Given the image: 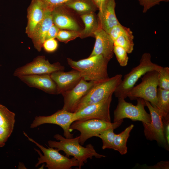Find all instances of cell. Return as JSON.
I'll list each match as a JSON object with an SVG mask.
<instances>
[{
    "label": "cell",
    "mask_w": 169,
    "mask_h": 169,
    "mask_svg": "<svg viewBox=\"0 0 169 169\" xmlns=\"http://www.w3.org/2000/svg\"><path fill=\"white\" fill-rule=\"evenodd\" d=\"M54 137L59 141L49 140L48 141L49 146L56 148L59 151H63L68 157L73 156L79 162V169L81 168L88 159H92L93 157L98 158L105 157L97 153L91 144L87 145L85 147L83 146L79 143V136L75 138H67L56 134Z\"/></svg>",
    "instance_id": "6da1fadb"
},
{
    "label": "cell",
    "mask_w": 169,
    "mask_h": 169,
    "mask_svg": "<svg viewBox=\"0 0 169 169\" xmlns=\"http://www.w3.org/2000/svg\"><path fill=\"white\" fill-rule=\"evenodd\" d=\"M67 61L69 65L78 71L86 81L98 82L109 78L107 67L109 61L101 55L89 56L77 61L68 58Z\"/></svg>",
    "instance_id": "7a4b0ae2"
},
{
    "label": "cell",
    "mask_w": 169,
    "mask_h": 169,
    "mask_svg": "<svg viewBox=\"0 0 169 169\" xmlns=\"http://www.w3.org/2000/svg\"><path fill=\"white\" fill-rule=\"evenodd\" d=\"M161 66L153 63L151 56L148 53L142 54L138 65L133 68L124 76L114 92L115 96L118 99H125L127 94L134 86L138 80L147 72L152 70L158 71Z\"/></svg>",
    "instance_id": "3957f363"
},
{
    "label": "cell",
    "mask_w": 169,
    "mask_h": 169,
    "mask_svg": "<svg viewBox=\"0 0 169 169\" xmlns=\"http://www.w3.org/2000/svg\"><path fill=\"white\" fill-rule=\"evenodd\" d=\"M23 134L30 141L39 148L44 154L42 155L39 150L34 149L39 155L36 167L43 163L46 164V167L49 169H70L73 166H79V162L74 157L69 158L64 156L57 149L50 147L46 148L29 137L25 132Z\"/></svg>",
    "instance_id": "277c9868"
},
{
    "label": "cell",
    "mask_w": 169,
    "mask_h": 169,
    "mask_svg": "<svg viewBox=\"0 0 169 169\" xmlns=\"http://www.w3.org/2000/svg\"><path fill=\"white\" fill-rule=\"evenodd\" d=\"M122 80V75L117 74L111 78L95 82L79 102L75 112L88 105L100 102L113 94Z\"/></svg>",
    "instance_id": "5b68a950"
},
{
    "label": "cell",
    "mask_w": 169,
    "mask_h": 169,
    "mask_svg": "<svg viewBox=\"0 0 169 169\" xmlns=\"http://www.w3.org/2000/svg\"><path fill=\"white\" fill-rule=\"evenodd\" d=\"M158 72L149 71L143 75L141 82L134 86L129 92L127 97L131 100L141 98L149 102L154 107L157 105Z\"/></svg>",
    "instance_id": "8992f818"
},
{
    "label": "cell",
    "mask_w": 169,
    "mask_h": 169,
    "mask_svg": "<svg viewBox=\"0 0 169 169\" xmlns=\"http://www.w3.org/2000/svg\"><path fill=\"white\" fill-rule=\"evenodd\" d=\"M123 122V120L113 123L97 119L78 120L72 123L70 129L71 131L77 130L80 132L79 141L80 144L83 145L89 138L97 137L100 132L107 129L113 128L115 129Z\"/></svg>",
    "instance_id": "52a82bcc"
},
{
    "label": "cell",
    "mask_w": 169,
    "mask_h": 169,
    "mask_svg": "<svg viewBox=\"0 0 169 169\" xmlns=\"http://www.w3.org/2000/svg\"><path fill=\"white\" fill-rule=\"evenodd\" d=\"M137 104L134 105L126 102L124 99H118L116 107L114 112V122L129 118L133 121H139L142 123H150L151 121L150 114L145 109L146 106L145 100L138 98Z\"/></svg>",
    "instance_id": "ba28073f"
},
{
    "label": "cell",
    "mask_w": 169,
    "mask_h": 169,
    "mask_svg": "<svg viewBox=\"0 0 169 169\" xmlns=\"http://www.w3.org/2000/svg\"><path fill=\"white\" fill-rule=\"evenodd\" d=\"M146 106L149 109L151 121L142 123L144 127V134L147 139L156 141L166 149L168 150V145L164 131V126L162 117L156 107L152 106L148 101L145 100Z\"/></svg>",
    "instance_id": "9c48e42d"
},
{
    "label": "cell",
    "mask_w": 169,
    "mask_h": 169,
    "mask_svg": "<svg viewBox=\"0 0 169 169\" xmlns=\"http://www.w3.org/2000/svg\"><path fill=\"white\" fill-rule=\"evenodd\" d=\"M75 121L74 113L69 112L62 109L59 110L53 114L49 116H36L30 127L34 128L45 124H54L61 127L64 131V136L67 138L73 137L70 129L72 123Z\"/></svg>",
    "instance_id": "30bf717a"
},
{
    "label": "cell",
    "mask_w": 169,
    "mask_h": 169,
    "mask_svg": "<svg viewBox=\"0 0 169 169\" xmlns=\"http://www.w3.org/2000/svg\"><path fill=\"white\" fill-rule=\"evenodd\" d=\"M64 67L58 62L51 64L44 56H38L32 62L17 68L14 71L13 75L20 76L50 74L59 71H64Z\"/></svg>",
    "instance_id": "8fae6325"
},
{
    "label": "cell",
    "mask_w": 169,
    "mask_h": 169,
    "mask_svg": "<svg viewBox=\"0 0 169 169\" xmlns=\"http://www.w3.org/2000/svg\"><path fill=\"white\" fill-rule=\"evenodd\" d=\"M112 95L100 102L88 105L74 112L75 121L97 119L111 122L110 107Z\"/></svg>",
    "instance_id": "7c38bea8"
},
{
    "label": "cell",
    "mask_w": 169,
    "mask_h": 169,
    "mask_svg": "<svg viewBox=\"0 0 169 169\" xmlns=\"http://www.w3.org/2000/svg\"><path fill=\"white\" fill-rule=\"evenodd\" d=\"M95 82L87 81L83 78L72 89L64 93V104L62 109L74 113L82 98L89 91Z\"/></svg>",
    "instance_id": "4fadbf2b"
},
{
    "label": "cell",
    "mask_w": 169,
    "mask_h": 169,
    "mask_svg": "<svg viewBox=\"0 0 169 169\" xmlns=\"http://www.w3.org/2000/svg\"><path fill=\"white\" fill-rule=\"evenodd\" d=\"M55 83L58 94H63L74 88L82 79L80 73L73 69L68 72L59 71L50 74Z\"/></svg>",
    "instance_id": "5bb4252c"
},
{
    "label": "cell",
    "mask_w": 169,
    "mask_h": 169,
    "mask_svg": "<svg viewBox=\"0 0 169 169\" xmlns=\"http://www.w3.org/2000/svg\"><path fill=\"white\" fill-rule=\"evenodd\" d=\"M95 41L90 57L101 55L110 61L114 56V41L100 27L94 33Z\"/></svg>",
    "instance_id": "9a60e30c"
},
{
    "label": "cell",
    "mask_w": 169,
    "mask_h": 169,
    "mask_svg": "<svg viewBox=\"0 0 169 169\" xmlns=\"http://www.w3.org/2000/svg\"><path fill=\"white\" fill-rule=\"evenodd\" d=\"M18 77L29 87L37 88L50 94L58 95L56 85L50 74L25 75Z\"/></svg>",
    "instance_id": "2e32d148"
},
{
    "label": "cell",
    "mask_w": 169,
    "mask_h": 169,
    "mask_svg": "<svg viewBox=\"0 0 169 169\" xmlns=\"http://www.w3.org/2000/svg\"><path fill=\"white\" fill-rule=\"evenodd\" d=\"M115 0H104L98 14L100 27L107 33L113 27L120 24L115 14Z\"/></svg>",
    "instance_id": "e0dca14e"
},
{
    "label": "cell",
    "mask_w": 169,
    "mask_h": 169,
    "mask_svg": "<svg viewBox=\"0 0 169 169\" xmlns=\"http://www.w3.org/2000/svg\"><path fill=\"white\" fill-rule=\"evenodd\" d=\"M48 10L41 0H31L27 10L28 23L26 29V33L29 37L30 38Z\"/></svg>",
    "instance_id": "ac0fdd59"
},
{
    "label": "cell",
    "mask_w": 169,
    "mask_h": 169,
    "mask_svg": "<svg viewBox=\"0 0 169 169\" xmlns=\"http://www.w3.org/2000/svg\"><path fill=\"white\" fill-rule=\"evenodd\" d=\"M68 10L64 4L54 8L51 11L53 23L60 29L79 31V26Z\"/></svg>",
    "instance_id": "d6986e66"
},
{
    "label": "cell",
    "mask_w": 169,
    "mask_h": 169,
    "mask_svg": "<svg viewBox=\"0 0 169 169\" xmlns=\"http://www.w3.org/2000/svg\"><path fill=\"white\" fill-rule=\"evenodd\" d=\"M51 11L48 10L41 21L37 25L30 37L35 48L40 52L47 33L53 24Z\"/></svg>",
    "instance_id": "ffe728a7"
},
{
    "label": "cell",
    "mask_w": 169,
    "mask_h": 169,
    "mask_svg": "<svg viewBox=\"0 0 169 169\" xmlns=\"http://www.w3.org/2000/svg\"><path fill=\"white\" fill-rule=\"evenodd\" d=\"M80 17L84 25V28L80 31V36L84 38L94 36V33L100 27L98 18L95 12L81 15Z\"/></svg>",
    "instance_id": "44dd1931"
},
{
    "label": "cell",
    "mask_w": 169,
    "mask_h": 169,
    "mask_svg": "<svg viewBox=\"0 0 169 169\" xmlns=\"http://www.w3.org/2000/svg\"><path fill=\"white\" fill-rule=\"evenodd\" d=\"M64 5L69 9L81 15L95 12L98 9L91 0H72Z\"/></svg>",
    "instance_id": "7402d4cb"
},
{
    "label": "cell",
    "mask_w": 169,
    "mask_h": 169,
    "mask_svg": "<svg viewBox=\"0 0 169 169\" xmlns=\"http://www.w3.org/2000/svg\"><path fill=\"white\" fill-rule=\"evenodd\" d=\"M156 107L162 119L169 118V90L158 87Z\"/></svg>",
    "instance_id": "603a6c76"
},
{
    "label": "cell",
    "mask_w": 169,
    "mask_h": 169,
    "mask_svg": "<svg viewBox=\"0 0 169 169\" xmlns=\"http://www.w3.org/2000/svg\"><path fill=\"white\" fill-rule=\"evenodd\" d=\"M134 126L133 124H131L120 133L115 134L114 141V150L118 151L121 155L125 154L127 152V142Z\"/></svg>",
    "instance_id": "cb8c5ba5"
},
{
    "label": "cell",
    "mask_w": 169,
    "mask_h": 169,
    "mask_svg": "<svg viewBox=\"0 0 169 169\" xmlns=\"http://www.w3.org/2000/svg\"><path fill=\"white\" fill-rule=\"evenodd\" d=\"M15 122V113L0 104V126L13 131Z\"/></svg>",
    "instance_id": "d4e9b609"
},
{
    "label": "cell",
    "mask_w": 169,
    "mask_h": 169,
    "mask_svg": "<svg viewBox=\"0 0 169 169\" xmlns=\"http://www.w3.org/2000/svg\"><path fill=\"white\" fill-rule=\"evenodd\" d=\"M134 36L131 31L119 36L114 41V45L120 46L125 49L128 54L133 50L134 44Z\"/></svg>",
    "instance_id": "484cf974"
},
{
    "label": "cell",
    "mask_w": 169,
    "mask_h": 169,
    "mask_svg": "<svg viewBox=\"0 0 169 169\" xmlns=\"http://www.w3.org/2000/svg\"><path fill=\"white\" fill-rule=\"evenodd\" d=\"M114 130L113 128H110L99 133L97 137L102 140L103 149H111L114 150V141L115 134L114 132Z\"/></svg>",
    "instance_id": "4316f807"
},
{
    "label": "cell",
    "mask_w": 169,
    "mask_h": 169,
    "mask_svg": "<svg viewBox=\"0 0 169 169\" xmlns=\"http://www.w3.org/2000/svg\"><path fill=\"white\" fill-rule=\"evenodd\" d=\"M158 72V87L169 90V68L161 66Z\"/></svg>",
    "instance_id": "83f0119b"
},
{
    "label": "cell",
    "mask_w": 169,
    "mask_h": 169,
    "mask_svg": "<svg viewBox=\"0 0 169 169\" xmlns=\"http://www.w3.org/2000/svg\"><path fill=\"white\" fill-rule=\"evenodd\" d=\"M80 35L79 31L60 29L56 38L59 41L66 43L79 37Z\"/></svg>",
    "instance_id": "f1b7e54d"
},
{
    "label": "cell",
    "mask_w": 169,
    "mask_h": 169,
    "mask_svg": "<svg viewBox=\"0 0 169 169\" xmlns=\"http://www.w3.org/2000/svg\"><path fill=\"white\" fill-rule=\"evenodd\" d=\"M113 52L120 65L122 67L126 66L128 63L129 57L126 51L120 46L114 45Z\"/></svg>",
    "instance_id": "f546056e"
},
{
    "label": "cell",
    "mask_w": 169,
    "mask_h": 169,
    "mask_svg": "<svg viewBox=\"0 0 169 169\" xmlns=\"http://www.w3.org/2000/svg\"><path fill=\"white\" fill-rule=\"evenodd\" d=\"M131 31V29L125 27L121 24L117 25L111 28L108 34L111 38L114 41L119 36Z\"/></svg>",
    "instance_id": "4dcf8cb0"
},
{
    "label": "cell",
    "mask_w": 169,
    "mask_h": 169,
    "mask_svg": "<svg viewBox=\"0 0 169 169\" xmlns=\"http://www.w3.org/2000/svg\"><path fill=\"white\" fill-rule=\"evenodd\" d=\"M58 44L55 38H51L45 40L43 45V47L47 52H53L58 48Z\"/></svg>",
    "instance_id": "1f68e13d"
},
{
    "label": "cell",
    "mask_w": 169,
    "mask_h": 169,
    "mask_svg": "<svg viewBox=\"0 0 169 169\" xmlns=\"http://www.w3.org/2000/svg\"><path fill=\"white\" fill-rule=\"evenodd\" d=\"M140 5L143 7V12L146 13L154 6L160 4L161 2H167L166 0H138Z\"/></svg>",
    "instance_id": "d6a6232c"
},
{
    "label": "cell",
    "mask_w": 169,
    "mask_h": 169,
    "mask_svg": "<svg viewBox=\"0 0 169 169\" xmlns=\"http://www.w3.org/2000/svg\"><path fill=\"white\" fill-rule=\"evenodd\" d=\"M12 132L13 131L0 126V148L5 146Z\"/></svg>",
    "instance_id": "836d02e7"
},
{
    "label": "cell",
    "mask_w": 169,
    "mask_h": 169,
    "mask_svg": "<svg viewBox=\"0 0 169 169\" xmlns=\"http://www.w3.org/2000/svg\"><path fill=\"white\" fill-rule=\"evenodd\" d=\"M47 9L52 11L55 7L72 0H41Z\"/></svg>",
    "instance_id": "e575fe53"
},
{
    "label": "cell",
    "mask_w": 169,
    "mask_h": 169,
    "mask_svg": "<svg viewBox=\"0 0 169 169\" xmlns=\"http://www.w3.org/2000/svg\"><path fill=\"white\" fill-rule=\"evenodd\" d=\"M60 29L54 24L48 31L45 38L47 39L56 38L58 33Z\"/></svg>",
    "instance_id": "d590c367"
},
{
    "label": "cell",
    "mask_w": 169,
    "mask_h": 169,
    "mask_svg": "<svg viewBox=\"0 0 169 169\" xmlns=\"http://www.w3.org/2000/svg\"><path fill=\"white\" fill-rule=\"evenodd\" d=\"M147 168L152 169H168L169 168V161H161L154 166H147Z\"/></svg>",
    "instance_id": "8d00e7d4"
},
{
    "label": "cell",
    "mask_w": 169,
    "mask_h": 169,
    "mask_svg": "<svg viewBox=\"0 0 169 169\" xmlns=\"http://www.w3.org/2000/svg\"><path fill=\"white\" fill-rule=\"evenodd\" d=\"M164 126V136L167 143L169 146V118L166 119H162Z\"/></svg>",
    "instance_id": "74e56055"
},
{
    "label": "cell",
    "mask_w": 169,
    "mask_h": 169,
    "mask_svg": "<svg viewBox=\"0 0 169 169\" xmlns=\"http://www.w3.org/2000/svg\"><path fill=\"white\" fill-rule=\"evenodd\" d=\"M97 8L99 11L101 9L104 0H91Z\"/></svg>",
    "instance_id": "f35d334b"
},
{
    "label": "cell",
    "mask_w": 169,
    "mask_h": 169,
    "mask_svg": "<svg viewBox=\"0 0 169 169\" xmlns=\"http://www.w3.org/2000/svg\"><path fill=\"white\" fill-rule=\"evenodd\" d=\"M167 1V2H168L169 1V0H166Z\"/></svg>",
    "instance_id": "ab89813d"
},
{
    "label": "cell",
    "mask_w": 169,
    "mask_h": 169,
    "mask_svg": "<svg viewBox=\"0 0 169 169\" xmlns=\"http://www.w3.org/2000/svg\"></svg>",
    "instance_id": "60d3db41"
}]
</instances>
